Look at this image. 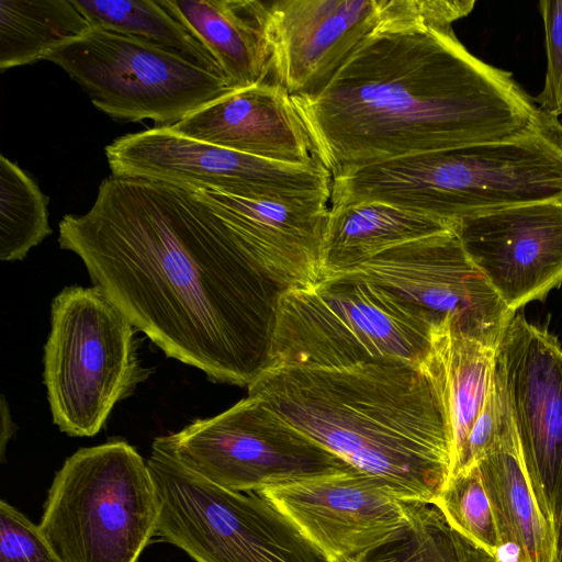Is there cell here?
<instances>
[{"mask_svg":"<svg viewBox=\"0 0 562 562\" xmlns=\"http://www.w3.org/2000/svg\"><path fill=\"white\" fill-rule=\"evenodd\" d=\"M432 504L468 540L502 559L505 546L476 464L451 475Z\"/></svg>","mask_w":562,"mask_h":562,"instance_id":"cell-26","label":"cell"},{"mask_svg":"<svg viewBox=\"0 0 562 562\" xmlns=\"http://www.w3.org/2000/svg\"><path fill=\"white\" fill-rule=\"evenodd\" d=\"M331 177L414 154L510 139L551 116L451 25L379 27L318 92L291 95Z\"/></svg>","mask_w":562,"mask_h":562,"instance_id":"cell-2","label":"cell"},{"mask_svg":"<svg viewBox=\"0 0 562 562\" xmlns=\"http://www.w3.org/2000/svg\"><path fill=\"white\" fill-rule=\"evenodd\" d=\"M135 327L97 286H66L53 300L44 348V383L54 424L92 437L117 402L150 374L137 353Z\"/></svg>","mask_w":562,"mask_h":562,"instance_id":"cell-7","label":"cell"},{"mask_svg":"<svg viewBox=\"0 0 562 562\" xmlns=\"http://www.w3.org/2000/svg\"><path fill=\"white\" fill-rule=\"evenodd\" d=\"M301 530L326 562H352L397 539L407 501L355 468L258 492Z\"/></svg>","mask_w":562,"mask_h":562,"instance_id":"cell-15","label":"cell"},{"mask_svg":"<svg viewBox=\"0 0 562 562\" xmlns=\"http://www.w3.org/2000/svg\"><path fill=\"white\" fill-rule=\"evenodd\" d=\"M456 224L374 200L329 206L322 243V280L347 272L390 248L452 231Z\"/></svg>","mask_w":562,"mask_h":562,"instance_id":"cell-19","label":"cell"},{"mask_svg":"<svg viewBox=\"0 0 562 562\" xmlns=\"http://www.w3.org/2000/svg\"><path fill=\"white\" fill-rule=\"evenodd\" d=\"M48 198L21 167L0 156V259L22 260L52 228Z\"/></svg>","mask_w":562,"mask_h":562,"instance_id":"cell-25","label":"cell"},{"mask_svg":"<svg viewBox=\"0 0 562 562\" xmlns=\"http://www.w3.org/2000/svg\"><path fill=\"white\" fill-rule=\"evenodd\" d=\"M539 10L543 20L547 49V71L541 92L533 98L547 114H562V0H541Z\"/></svg>","mask_w":562,"mask_h":562,"instance_id":"cell-29","label":"cell"},{"mask_svg":"<svg viewBox=\"0 0 562 562\" xmlns=\"http://www.w3.org/2000/svg\"><path fill=\"white\" fill-rule=\"evenodd\" d=\"M381 201L457 223L504 207L562 201V120L519 137L375 162L333 177L330 205Z\"/></svg>","mask_w":562,"mask_h":562,"instance_id":"cell-4","label":"cell"},{"mask_svg":"<svg viewBox=\"0 0 562 562\" xmlns=\"http://www.w3.org/2000/svg\"><path fill=\"white\" fill-rule=\"evenodd\" d=\"M409 525L394 541L352 562H481L484 551L432 503L407 501Z\"/></svg>","mask_w":562,"mask_h":562,"instance_id":"cell-24","label":"cell"},{"mask_svg":"<svg viewBox=\"0 0 562 562\" xmlns=\"http://www.w3.org/2000/svg\"><path fill=\"white\" fill-rule=\"evenodd\" d=\"M213 55L232 88L263 82L270 75L265 36L267 2L252 0H158Z\"/></svg>","mask_w":562,"mask_h":562,"instance_id":"cell-18","label":"cell"},{"mask_svg":"<svg viewBox=\"0 0 562 562\" xmlns=\"http://www.w3.org/2000/svg\"><path fill=\"white\" fill-rule=\"evenodd\" d=\"M1 460L3 461L5 445L13 435V430L15 428L3 396L1 400Z\"/></svg>","mask_w":562,"mask_h":562,"instance_id":"cell-30","label":"cell"},{"mask_svg":"<svg viewBox=\"0 0 562 562\" xmlns=\"http://www.w3.org/2000/svg\"><path fill=\"white\" fill-rule=\"evenodd\" d=\"M153 449L237 492H259L352 468L251 395L216 416L156 438Z\"/></svg>","mask_w":562,"mask_h":562,"instance_id":"cell-10","label":"cell"},{"mask_svg":"<svg viewBox=\"0 0 562 562\" xmlns=\"http://www.w3.org/2000/svg\"><path fill=\"white\" fill-rule=\"evenodd\" d=\"M170 127L187 137L271 161H319L291 95L274 81L236 89Z\"/></svg>","mask_w":562,"mask_h":562,"instance_id":"cell-17","label":"cell"},{"mask_svg":"<svg viewBox=\"0 0 562 562\" xmlns=\"http://www.w3.org/2000/svg\"><path fill=\"white\" fill-rule=\"evenodd\" d=\"M91 29L71 0H1L0 70L45 60Z\"/></svg>","mask_w":562,"mask_h":562,"instance_id":"cell-22","label":"cell"},{"mask_svg":"<svg viewBox=\"0 0 562 562\" xmlns=\"http://www.w3.org/2000/svg\"><path fill=\"white\" fill-rule=\"evenodd\" d=\"M481 562H505V561H503L502 559L493 558V557L488 555L486 552H484L482 555ZM514 562H518V561L515 560Z\"/></svg>","mask_w":562,"mask_h":562,"instance_id":"cell-32","label":"cell"},{"mask_svg":"<svg viewBox=\"0 0 562 562\" xmlns=\"http://www.w3.org/2000/svg\"><path fill=\"white\" fill-rule=\"evenodd\" d=\"M525 470L544 518L562 515V347L515 314L497 347Z\"/></svg>","mask_w":562,"mask_h":562,"instance_id":"cell-13","label":"cell"},{"mask_svg":"<svg viewBox=\"0 0 562 562\" xmlns=\"http://www.w3.org/2000/svg\"><path fill=\"white\" fill-rule=\"evenodd\" d=\"M555 537H557V559L555 562H562V515L560 520L555 526Z\"/></svg>","mask_w":562,"mask_h":562,"instance_id":"cell-31","label":"cell"},{"mask_svg":"<svg viewBox=\"0 0 562 562\" xmlns=\"http://www.w3.org/2000/svg\"><path fill=\"white\" fill-rule=\"evenodd\" d=\"M496 351V347L462 334L446 319L432 328L422 366L437 376L446 397L452 432L451 470L487 396Z\"/></svg>","mask_w":562,"mask_h":562,"instance_id":"cell-21","label":"cell"},{"mask_svg":"<svg viewBox=\"0 0 562 562\" xmlns=\"http://www.w3.org/2000/svg\"><path fill=\"white\" fill-rule=\"evenodd\" d=\"M415 20L414 0L267 2L270 74L290 95L314 94L379 27Z\"/></svg>","mask_w":562,"mask_h":562,"instance_id":"cell-14","label":"cell"},{"mask_svg":"<svg viewBox=\"0 0 562 562\" xmlns=\"http://www.w3.org/2000/svg\"><path fill=\"white\" fill-rule=\"evenodd\" d=\"M60 67L114 120L170 127L235 89L221 75L144 40L92 27L53 50Z\"/></svg>","mask_w":562,"mask_h":562,"instance_id":"cell-9","label":"cell"},{"mask_svg":"<svg viewBox=\"0 0 562 562\" xmlns=\"http://www.w3.org/2000/svg\"><path fill=\"white\" fill-rule=\"evenodd\" d=\"M71 1L92 27L137 37L165 47L205 70L225 78L221 66L210 50L184 25L160 5L159 1Z\"/></svg>","mask_w":562,"mask_h":562,"instance_id":"cell-23","label":"cell"},{"mask_svg":"<svg viewBox=\"0 0 562 562\" xmlns=\"http://www.w3.org/2000/svg\"><path fill=\"white\" fill-rule=\"evenodd\" d=\"M436 324L430 313L374 282L334 276L281 292L269 367L420 366Z\"/></svg>","mask_w":562,"mask_h":562,"instance_id":"cell-5","label":"cell"},{"mask_svg":"<svg viewBox=\"0 0 562 562\" xmlns=\"http://www.w3.org/2000/svg\"><path fill=\"white\" fill-rule=\"evenodd\" d=\"M340 274L374 282L424 308L437 324L447 319L496 348L516 314L472 262L454 229L390 248Z\"/></svg>","mask_w":562,"mask_h":562,"instance_id":"cell-12","label":"cell"},{"mask_svg":"<svg viewBox=\"0 0 562 562\" xmlns=\"http://www.w3.org/2000/svg\"><path fill=\"white\" fill-rule=\"evenodd\" d=\"M158 517L148 464L126 441L111 440L66 459L38 527L61 562H137Z\"/></svg>","mask_w":562,"mask_h":562,"instance_id":"cell-6","label":"cell"},{"mask_svg":"<svg viewBox=\"0 0 562 562\" xmlns=\"http://www.w3.org/2000/svg\"><path fill=\"white\" fill-rule=\"evenodd\" d=\"M468 256L516 313L562 283V201H540L457 222Z\"/></svg>","mask_w":562,"mask_h":562,"instance_id":"cell-16","label":"cell"},{"mask_svg":"<svg viewBox=\"0 0 562 562\" xmlns=\"http://www.w3.org/2000/svg\"><path fill=\"white\" fill-rule=\"evenodd\" d=\"M476 465L505 548L518 562H555V529L536 502L514 423Z\"/></svg>","mask_w":562,"mask_h":562,"instance_id":"cell-20","label":"cell"},{"mask_svg":"<svg viewBox=\"0 0 562 562\" xmlns=\"http://www.w3.org/2000/svg\"><path fill=\"white\" fill-rule=\"evenodd\" d=\"M512 424L504 372L496 351L495 368L487 396L471 428L464 448L452 467L450 476L475 465Z\"/></svg>","mask_w":562,"mask_h":562,"instance_id":"cell-27","label":"cell"},{"mask_svg":"<svg viewBox=\"0 0 562 562\" xmlns=\"http://www.w3.org/2000/svg\"><path fill=\"white\" fill-rule=\"evenodd\" d=\"M58 231L59 247L168 357L246 387L269 367L283 289L196 188L111 175Z\"/></svg>","mask_w":562,"mask_h":562,"instance_id":"cell-1","label":"cell"},{"mask_svg":"<svg viewBox=\"0 0 562 562\" xmlns=\"http://www.w3.org/2000/svg\"><path fill=\"white\" fill-rule=\"evenodd\" d=\"M158 535L196 562H326L293 521L258 492L220 487L151 449Z\"/></svg>","mask_w":562,"mask_h":562,"instance_id":"cell-8","label":"cell"},{"mask_svg":"<svg viewBox=\"0 0 562 562\" xmlns=\"http://www.w3.org/2000/svg\"><path fill=\"white\" fill-rule=\"evenodd\" d=\"M247 389L290 425L405 501L434 503L450 476L446 397L436 375L422 366H271Z\"/></svg>","mask_w":562,"mask_h":562,"instance_id":"cell-3","label":"cell"},{"mask_svg":"<svg viewBox=\"0 0 562 562\" xmlns=\"http://www.w3.org/2000/svg\"><path fill=\"white\" fill-rule=\"evenodd\" d=\"M0 562H61L38 525L3 499L0 501Z\"/></svg>","mask_w":562,"mask_h":562,"instance_id":"cell-28","label":"cell"},{"mask_svg":"<svg viewBox=\"0 0 562 562\" xmlns=\"http://www.w3.org/2000/svg\"><path fill=\"white\" fill-rule=\"evenodd\" d=\"M111 175L284 202L329 200L321 161L289 165L187 137L171 127L123 135L105 147Z\"/></svg>","mask_w":562,"mask_h":562,"instance_id":"cell-11","label":"cell"}]
</instances>
